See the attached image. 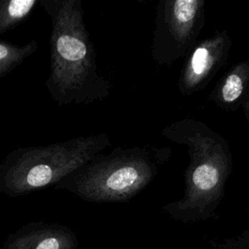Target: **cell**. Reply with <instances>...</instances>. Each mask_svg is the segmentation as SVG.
Segmentation results:
<instances>
[{"instance_id": "1", "label": "cell", "mask_w": 249, "mask_h": 249, "mask_svg": "<svg viewBox=\"0 0 249 249\" xmlns=\"http://www.w3.org/2000/svg\"><path fill=\"white\" fill-rule=\"evenodd\" d=\"M51 18L50 74L46 89L59 106L106 98L111 82L98 72L96 53L84 20L81 0H39Z\"/></svg>"}, {"instance_id": "2", "label": "cell", "mask_w": 249, "mask_h": 249, "mask_svg": "<svg viewBox=\"0 0 249 249\" xmlns=\"http://www.w3.org/2000/svg\"><path fill=\"white\" fill-rule=\"evenodd\" d=\"M166 139L188 147L182 198L162 206L171 218L184 222L212 217L225 194L232 169V156L227 140L203 122L183 118L161 130Z\"/></svg>"}, {"instance_id": "3", "label": "cell", "mask_w": 249, "mask_h": 249, "mask_svg": "<svg viewBox=\"0 0 249 249\" xmlns=\"http://www.w3.org/2000/svg\"><path fill=\"white\" fill-rule=\"evenodd\" d=\"M110 144L109 135L100 132L46 146L18 147L0 162V193L18 197L53 187Z\"/></svg>"}, {"instance_id": "4", "label": "cell", "mask_w": 249, "mask_h": 249, "mask_svg": "<svg viewBox=\"0 0 249 249\" xmlns=\"http://www.w3.org/2000/svg\"><path fill=\"white\" fill-rule=\"evenodd\" d=\"M161 157L154 148L116 147L107 155L98 154L53 188L90 202L124 201L153 181Z\"/></svg>"}, {"instance_id": "5", "label": "cell", "mask_w": 249, "mask_h": 249, "mask_svg": "<svg viewBox=\"0 0 249 249\" xmlns=\"http://www.w3.org/2000/svg\"><path fill=\"white\" fill-rule=\"evenodd\" d=\"M204 24V0L160 1L151 45L153 59L159 65L170 66L188 55Z\"/></svg>"}, {"instance_id": "6", "label": "cell", "mask_w": 249, "mask_h": 249, "mask_svg": "<svg viewBox=\"0 0 249 249\" xmlns=\"http://www.w3.org/2000/svg\"><path fill=\"white\" fill-rule=\"evenodd\" d=\"M231 45V37L226 29L197 42L181 70L179 92L188 96L203 89L226 64Z\"/></svg>"}, {"instance_id": "7", "label": "cell", "mask_w": 249, "mask_h": 249, "mask_svg": "<svg viewBox=\"0 0 249 249\" xmlns=\"http://www.w3.org/2000/svg\"><path fill=\"white\" fill-rule=\"evenodd\" d=\"M75 232L65 225L29 222L8 234L0 249H78Z\"/></svg>"}, {"instance_id": "8", "label": "cell", "mask_w": 249, "mask_h": 249, "mask_svg": "<svg viewBox=\"0 0 249 249\" xmlns=\"http://www.w3.org/2000/svg\"><path fill=\"white\" fill-rule=\"evenodd\" d=\"M249 98V59L234 64L217 82L209 99L220 109L235 111Z\"/></svg>"}, {"instance_id": "9", "label": "cell", "mask_w": 249, "mask_h": 249, "mask_svg": "<svg viewBox=\"0 0 249 249\" xmlns=\"http://www.w3.org/2000/svg\"><path fill=\"white\" fill-rule=\"evenodd\" d=\"M39 5V0H0V35L19 25Z\"/></svg>"}, {"instance_id": "10", "label": "cell", "mask_w": 249, "mask_h": 249, "mask_svg": "<svg viewBox=\"0 0 249 249\" xmlns=\"http://www.w3.org/2000/svg\"><path fill=\"white\" fill-rule=\"evenodd\" d=\"M38 49L37 41L31 40L24 45H16L0 40V78L6 76L31 56Z\"/></svg>"}, {"instance_id": "11", "label": "cell", "mask_w": 249, "mask_h": 249, "mask_svg": "<svg viewBox=\"0 0 249 249\" xmlns=\"http://www.w3.org/2000/svg\"><path fill=\"white\" fill-rule=\"evenodd\" d=\"M243 113H244V117L246 122L249 124V98L247 99V101L245 102V104L243 105Z\"/></svg>"}]
</instances>
